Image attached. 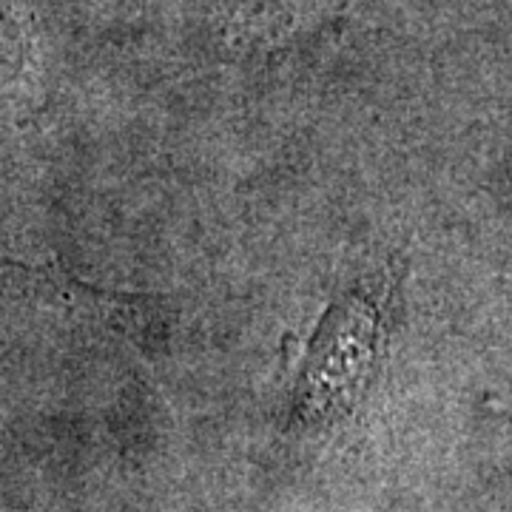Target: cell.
Returning <instances> with one entry per match:
<instances>
[{
    "label": "cell",
    "mask_w": 512,
    "mask_h": 512,
    "mask_svg": "<svg viewBox=\"0 0 512 512\" xmlns=\"http://www.w3.org/2000/svg\"><path fill=\"white\" fill-rule=\"evenodd\" d=\"M387 305L350 291L330 302L302 362L296 402L308 419L345 413L365 393L387 345Z\"/></svg>",
    "instance_id": "obj_1"
},
{
    "label": "cell",
    "mask_w": 512,
    "mask_h": 512,
    "mask_svg": "<svg viewBox=\"0 0 512 512\" xmlns=\"http://www.w3.org/2000/svg\"><path fill=\"white\" fill-rule=\"evenodd\" d=\"M0 299L37 302L66 313H83L89 319L106 322L114 330L146 336L151 330H165L163 308L157 299L134 293H111L80 282L77 276L35 268L0 254Z\"/></svg>",
    "instance_id": "obj_2"
}]
</instances>
